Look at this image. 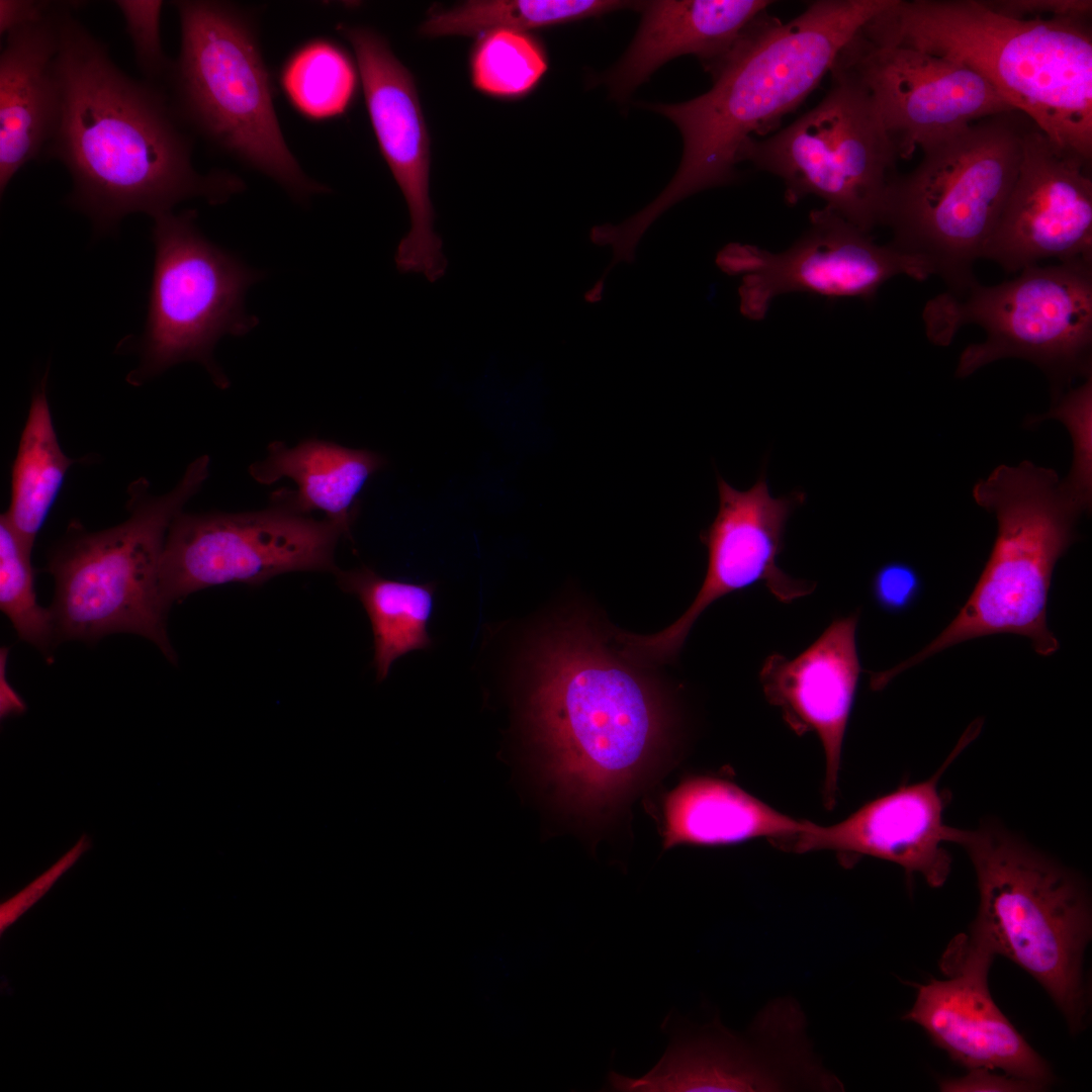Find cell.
<instances>
[{
	"label": "cell",
	"instance_id": "cell-1",
	"mask_svg": "<svg viewBox=\"0 0 1092 1092\" xmlns=\"http://www.w3.org/2000/svg\"><path fill=\"white\" fill-rule=\"evenodd\" d=\"M79 5L70 1L61 17L60 110L42 155L70 174L67 204L103 235L131 213L154 218L187 199L216 205L241 192L234 174L195 170L192 140L167 91L118 68L107 46L73 15Z\"/></svg>",
	"mask_w": 1092,
	"mask_h": 1092
},
{
	"label": "cell",
	"instance_id": "cell-2",
	"mask_svg": "<svg viewBox=\"0 0 1092 1092\" xmlns=\"http://www.w3.org/2000/svg\"><path fill=\"white\" fill-rule=\"evenodd\" d=\"M582 613L555 619L524 660V722L543 771L581 812L612 807L665 748L670 718L649 672Z\"/></svg>",
	"mask_w": 1092,
	"mask_h": 1092
},
{
	"label": "cell",
	"instance_id": "cell-3",
	"mask_svg": "<svg viewBox=\"0 0 1092 1092\" xmlns=\"http://www.w3.org/2000/svg\"><path fill=\"white\" fill-rule=\"evenodd\" d=\"M894 0H818L783 23L764 12L711 72L705 93L679 103L650 104L678 128L682 156L670 182L632 216L646 232L685 198L730 184L754 135L775 129L830 72L855 33Z\"/></svg>",
	"mask_w": 1092,
	"mask_h": 1092
},
{
	"label": "cell",
	"instance_id": "cell-4",
	"mask_svg": "<svg viewBox=\"0 0 1092 1092\" xmlns=\"http://www.w3.org/2000/svg\"><path fill=\"white\" fill-rule=\"evenodd\" d=\"M860 32L967 65L1055 144L1091 163L1090 18L1017 19L981 0H895Z\"/></svg>",
	"mask_w": 1092,
	"mask_h": 1092
},
{
	"label": "cell",
	"instance_id": "cell-5",
	"mask_svg": "<svg viewBox=\"0 0 1092 1092\" xmlns=\"http://www.w3.org/2000/svg\"><path fill=\"white\" fill-rule=\"evenodd\" d=\"M975 502L994 514L997 536L971 596L957 617L917 654L871 673L883 690L896 675L938 652L971 639L1015 634L1041 656L1059 649L1048 626L1046 605L1058 560L1072 544L1074 527L1087 509L1051 468L1022 461L1000 465L973 488Z\"/></svg>",
	"mask_w": 1092,
	"mask_h": 1092
},
{
	"label": "cell",
	"instance_id": "cell-6",
	"mask_svg": "<svg viewBox=\"0 0 1092 1092\" xmlns=\"http://www.w3.org/2000/svg\"><path fill=\"white\" fill-rule=\"evenodd\" d=\"M956 844L973 863L980 896L966 939L1026 971L1070 1030L1079 1031L1088 1010L1083 961L1092 935L1086 886L1071 870L992 822L961 829Z\"/></svg>",
	"mask_w": 1092,
	"mask_h": 1092
},
{
	"label": "cell",
	"instance_id": "cell-7",
	"mask_svg": "<svg viewBox=\"0 0 1092 1092\" xmlns=\"http://www.w3.org/2000/svg\"><path fill=\"white\" fill-rule=\"evenodd\" d=\"M1034 123L1010 110L984 117L921 149L919 164L894 177L882 223L894 248L920 256L960 294L994 233Z\"/></svg>",
	"mask_w": 1092,
	"mask_h": 1092
},
{
	"label": "cell",
	"instance_id": "cell-8",
	"mask_svg": "<svg viewBox=\"0 0 1092 1092\" xmlns=\"http://www.w3.org/2000/svg\"><path fill=\"white\" fill-rule=\"evenodd\" d=\"M209 463L207 455L198 457L161 495L150 491L146 478L133 481L127 490L129 517L119 525L99 532L70 525L47 568L55 580L50 611L59 643L133 633L153 641L176 663L166 628L169 610L159 586L160 560L171 523L201 488Z\"/></svg>",
	"mask_w": 1092,
	"mask_h": 1092
},
{
	"label": "cell",
	"instance_id": "cell-9",
	"mask_svg": "<svg viewBox=\"0 0 1092 1092\" xmlns=\"http://www.w3.org/2000/svg\"><path fill=\"white\" fill-rule=\"evenodd\" d=\"M181 46L165 82L171 103L217 150L269 176L298 199L328 188L290 152L275 112L254 22L221 1H173Z\"/></svg>",
	"mask_w": 1092,
	"mask_h": 1092
},
{
	"label": "cell",
	"instance_id": "cell-10",
	"mask_svg": "<svg viewBox=\"0 0 1092 1092\" xmlns=\"http://www.w3.org/2000/svg\"><path fill=\"white\" fill-rule=\"evenodd\" d=\"M926 335L946 346L958 331L974 324L983 342L962 352L956 375L966 377L1003 358L1037 365L1053 380L1091 376L1092 263L1029 266L994 286L978 282L957 294L932 298L923 310Z\"/></svg>",
	"mask_w": 1092,
	"mask_h": 1092
},
{
	"label": "cell",
	"instance_id": "cell-11",
	"mask_svg": "<svg viewBox=\"0 0 1092 1092\" xmlns=\"http://www.w3.org/2000/svg\"><path fill=\"white\" fill-rule=\"evenodd\" d=\"M830 74L815 107L769 138L750 140L741 162L781 178L789 204L817 196L870 233L882 223L898 156L861 80L837 60Z\"/></svg>",
	"mask_w": 1092,
	"mask_h": 1092
},
{
	"label": "cell",
	"instance_id": "cell-12",
	"mask_svg": "<svg viewBox=\"0 0 1092 1092\" xmlns=\"http://www.w3.org/2000/svg\"><path fill=\"white\" fill-rule=\"evenodd\" d=\"M195 210L154 217L155 261L144 333L134 342L140 363L126 381L140 386L170 367L201 364L215 385L228 378L213 359L225 335L243 336L257 325L245 309L248 288L263 274L208 241Z\"/></svg>",
	"mask_w": 1092,
	"mask_h": 1092
},
{
	"label": "cell",
	"instance_id": "cell-13",
	"mask_svg": "<svg viewBox=\"0 0 1092 1092\" xmlns=\"http://www.w3.org/2000/svg\"><path fill=\"white\" fill-rule=\"evenodd\" d=\"M339 527L271 503L244 513H180L170 525L159 567L164 605L206 587L260 585L294 571H338Z\"/></svg>",
	"mask_w": 1092,
	"mask_h": 1092
},
{
	"label": "cell",
	"instance_id": "cell-14",
	"mask_svg": "<svg viewBox=\"0 0 1092 1092\" xmlns=\"http://www.w3.org/2000/svg\"><path fill=\"white\" fill-rule=\"evenodd\" d=\"M717 487L718 512L700 535L708 552L707 572L693 603L676 621L655 634H617L621 651L644 666L674 658L702 613L726 595L760 583L777 600L790 604L816 587L815 582L795 578L778 564L787 522L804 503L805 493L772 496L764 471L746 490L734 488L719 474Z\"/></svg>",
	"mask_w": 1092,
	"mask_h": 1092
},
{
	"label": "cell",
	"instance_id": "cell-15",
	"mask_svg": "<svg viewBox=\"0 0 1092 1092\" xmlns=\"http://www.w3.org/2000/svg\"><path fill=\"white\" fill-rule=\"evenodd\" d=\"M809 219V228L786 251L733 244L719 254L725 272L744 275L740 310L747 317L763 318L772 299L784 293L869 299L897 275L922 281L934 274L922 257L876 244L870 233L829 207L813 210Z\"/></svg>",
	"mask_w": 1092,
	"mask_h": 1092
},
{
	"label": "cell",
	"instance_id": "cell-16",
	"mask_svg": "<svg viewBox=\"0 0 1092 1092\" xmlns=\"http://www.w3.org/2000/svg\"><path fill=\"white\" fill-rule=\"evenodd\" d=\"M836 60L869 90L898 159L984 117L1012 109L967 65L917 49L877 43L859 30Z\"/></svg>",
	"mask_w": 1092,
	"mask_h": 1092
},
{
	"label": "cell",
	"instance_id": "cell-17",
	"mask_svg": "<svg viewBox=\"0 0 1092 1092\" xmlns=\"http://www.w3.org/2000/svg\"><path fill=\"white\" fill-rule=\"evenodd\" d=\"M339 30L353 48L374 134L410 212L411 230L397 246L396 268L435 282L445 274L447 260L433 229L430 136L415 79L375 30L348 25Z\"/></svg>",
	"mask_w": 1092,
	"mask_h": 1092
},
{
	"label": "cell",
	"instance_id": "cell-18",
	"mask_svg": "<svg viewBox=\"0 0 1092 1092\" xmlns=\"http://www.w3.org/2000/svg\"><path fill=\"white\" fill-rule=\"evenodd\" d=\"M1090 164L1030 127L1017 178L982 258L1007 272L1045 259L1092 263Z\"/></svg>",
	"mask_w": 1092,
	"mask_h": 1092
},
{
	"label": "cell",
	"instance_id": "cell-19",
	"mask_svg": "<svg viewBox=\"0 0 1092 1092\" xmlns=\"http://www.w3.org/2000/svg\"><path fill=\"white\" fill-rule=\"evenodd\" d=\"M993 959L958 935L941 960V971L949 978L918 985L916 1000L903 1019L920 1025L934 1044L969 1070H999L1044 1088L1053 1078L1048 1063L990 994Z\"/></svg>",
	"mask_w": 1092,
	"mask_h": 1092
},
{
	"label": "cell",
	"instance_id": "cell-20",
	"mask_svg": "<svg viewBox=\"0 0 1092 1092\" xmlns=\"http://www.w3.org/2000/svg\"><path fill=\"white\" fill-rule=\"evenodd\" d=\"M980 721L973 722L941 767L928 780L901 786L874 799L831 825L808 822L805 830L780 843L795 852L834 851L848 857L863 855L902 867L908 876L919 874L926 883L941 887L951 869L944 848L956 843L960 829L943 821L949 795L938 789L940 776L977 737Z\"/></svg>",
	"mask_w": 1092,
	"mask_h": 1092
},
{
	"label": "cell",
	"instance_id": "cell-21",
	"mask_svg": "<svg viewBox=\"0 0 1092 1092\" xmlns=\"http://www.w3.org/2000/svg\"><path fill=\"white\" fill-rule=\"evenodd\" d=\"M858 613L834 620L795 658L771 653L759 679L766 700L797 734L814 732L825 756L824 802H836L846 727L861 671L856 648Z\"/></svg>",
	"mask_w": 1092,
	"mask_h": 1092
},
{
	"label": "cell",
	"instance_id": "cell-22",
	"mask_svg": "<svg viewBox=\"0 0 1092 1092\" xmlns=\"http://www.w3.org/2000/svg\"><path fill=\"white\" fill-rule=\"evenodd\" d=\"M768 0H656L637 2L638 30L603 75L612 95L624 98L666 62L697 57L710 73L766 11Z\"/></svg>",
	"mask_w": 1092,
	"mask_h": 1092
},
{
	"label": "cell",
	"instance_id": "cell-23",
	"mask_svg": "<svg viewBox=\"0 0 1092 1092\" xmlns=\"http://www.w3.org/2000/svg\"><path fill=\"white\" fill-rule=\"evenodd\" d=\"M68 1L40 20L7 33L0 54V192L28 162L42 157L60 110L57 55Z\"/></svg>",
	"mask_w": 1092,
	"mask_h": 1092
},
{
	"label": "cell",
	"instance_id": "cell-24",
	"mask_svg": "<svg viewBox=\"0 0 1092 1092\" xmlns=\"http://www.w3.org/2000/svg\"><path fill=\"white\" fill-rule=\"evenodd\" d=\"M669 1044L640 1078L610 1071L607 1090L621 1092L778 1091L794 1087L777 1055L751 1045L718 1021L691 1027L668 1015L662 1024Z\"/></svg>",
	"mask_w": 1092,
	"mask_h": 1092
},
{
	"label": "cell",
	"instance_id": "cell-25",
	"mask_svg": "<svg viewBox=\"0 0 1092 1092\" xmlns=\"http://www.w3.org/2000/svg\"><path fill=\"white\" fill-rule=\"evenodd\" d=\"M386 463L381 454L371 450L308 438L293 447L279 441L270 443L266 458L255 461L248 470L254 480L264 485L291 479L296 489L274 491L271 503L300 515L323 512L325 519L351 538L359 513V495Z\"/></svg>",
	"mask_w": 1092,
	"mask_h": 1092
},
{
	"label": "cell",
	"instance_id": "cell-26",
	"mask_svg": "<svg viewBox=\"0 0 1092 1092\" xmlns=\"http://www.w3.org/2000/svg\"><path fill=\"white\" fill-rule=\"evenodd\" d=\"M807 824V820L778 811L731 782L693 777L664 799L663 847L727 845L756 838L779 844L805 830Z\"/></svg>",
	"mask_w": 1092,
	"mask_h": 1092
},
{
	"label": "cell",
	"instance_id": "cell-27",
	"mask_svg": "<svg viewBox=\"0 0 1092 1092\" xmlns=\"http://www.w3.org/2000/svg\"><path fill=\"white\" fill-rule=\"evenodd\" d=\"M339 586L356 596L371 623L378 680L410 651L429 648L428 624L434 606V583H415L381 576L368 566L335 573Z\"/></svg>",
	"mask_w": 1092,
	"mask_h": 1092
},
{
	"label": "cell",
	"instance_id": "cell-28",
	"mask_svg": "<svg viewBox=\"0 0 1092 1092\" xmlns=\"http://www.w3.org/2000/svg\"><path fill=\"white\" fill-rule=\"evenodd\" d=\"M48 372L35 387L11 471L10 506L4 513L29 544L43 526L75 459L63 452L47 396Z\"/></svg>",
	"mask_w": 1092,
	"mask_h": 1092
},
{
	"label": "cell",
	"instance_id": "cell-29",
	"mask_svg": "<svg viewBox=\"0 0 1092 1092\" xmlns=\"http://www.w3.org/2000/svg\"><path fill=\"white\" fill-rule=\"evenodd\" d=\"M636 3L618 0H471L430 13L419 31L427 37L477 36L492 29L529 32L635 8Z\"/></svg>",
	"mask_w": 1092,
	"mask_h": 1092
},
{
	"label": "cell",
	"instance_id": "cell-30",
	"mask_svg": "<svg viewBox=\"0 0 1092 1092\" xmlns=\"http://www.w3.org/2000/svg\"><path fill=\"white\" fill-rule=\"evenodd\" d=\"M356 65L337 43L316 38L298 48L286 61L281 86L302 116L328 120L351 107L360 77Z\"/></svg>",
	"mask_w": 1092,
	"mask_h": 1092
},
{
	"label": "cell",
	"instance_id": "cell-31",
	"mask_svg": "<svg viewBox=\"0 0 1092 1092\" xmlns=\"http://www.w3.org/2000/svg\"><path fill=\"white\" fill-rule=\"evenodd\" d=\"M548 68L542 44L529 32L492 29L475 36L468 69L475 90L500 100L530 93Z\"/></svg>",
	"mask_w": 1092,
	"mask_h": 1092
},
{
	"label": "cell",
	"instance_id": "cell-32",
	"mask_svg": "<svg viewBox=\"0 0 1092 1092\" xmlns=\"http://www.w3.org/2000/svg\"><path fill=\"white\" fill-rule=\"evenodd\" d=\"M29 545L0 518V609L8 617L20 640L46 656L59 643L50 609L38 605Z\"/></svg>",
	"mask_w": 1092,
	"mask_h": 1092
},
{
	"label": "cell",
	"instance_id": "cell-33",
	"mask_svg": "<svg viewBox=\"0 0 1092 1092\" xmlns=\"http://www.w3.org/2000/svg\"><path fill=\"white\" fill-rule=\"evenodd\" d=\"M1092 378L1058 396L1052 410L1037 417L1056 419L1068 429L1073 443V462L1068 477L1063 480L1071 494L1087 510L1091 505V415Z\"/></svg>",
	"mask_w": 1092,
	"mask_h": 1092
},
{
	"label": "cell",
	"instance_id": "cell-34",
	"mask_svg": "<svg viewBox=\"0 0 1092 1092\" xmlns=\"http://www.w3.org/2000/svg\"><path fill=\"white\" fill-rule=\"evenodd\" d=\"M113 3L123 17L136 65L146 80L156 84L165 81L173 61L166 56L161 40L164 1L116 0Z\"/></svg>",
	"mask_w": 1092,
	"mask_h": 1092
},
{
	"label": "cell",
	"instance_id": "cell-35",
	"mask_svg": "<svg viewBox=\"0 0 1092 1092\" xmlns=\"http://www.w3.org/2000/svg\"><path fill=\"white\" fill-rule=\"evenodd\" d=\"M921 579L911 565L891 561L874 574L871 593L877 606L885 612L899 614L908 610L918 599Z\"/></svg>",
	"mask_w": 1092,
	"mask_h": 1092
},
{
	"label": "cell",
	"instance_id": "cell-36",
	"mask_svg": "<svg viewBox=\"0 0 1092 1092\" xmlns=\"http://www.w3.org/2000/svg\"><path fill=\"white\" fill-rule=\"evenodd\" d=\"M89 847V837L87 835H82L77 843L50 869L28 884L23 890L2 903L0 907L1 932L34 905L53 887L57 880L74 866Z\"/></svg>",
	"mask_w": 1092,
	"mask_h": 1092
},
{
	"label": "cell",
	"instance_id": "cell-37",
	"mask_svg": "<svg viewBox=\"0 0 1092 1092\" xmlns=\"http://www.w3.org/2000/svg\"><path fill=\"white\" fill-rule=\"evenodd\" d=\"M991 10L1017 19L1090 18L1091 0H992L984 1Z\"/></svg>",
	"mask_w": 1092,
	"mask_h": 1092
},
{
	"label": "cell",
	"instance_id": "cell-38",
	"mask_svg": "<svg viewBox=\"0 0 1092 1092\" xmlns=\"http://www.w3.org/2000/svg\"><path fill=\"white\" fill-rule=\"evenodd\" d=\"M943 1091H1035L1040 1088L1028 1081L996 1074L989 1069H973L962 1078L944 1080L940 1084Z\"/></svg>",
	"mask_w": 1092,
	"mask_h": 1092
},
{
	"label": "cell",
	"instance_id": "cell-39",
	"mask_svg": "<svg viewBox=\"0 0 1092 1092\" xmlns=\"http://www.w3.org/2000/svg\"><path fill=\"white\" fill-rule=\"evenodd\" d=\"M54 1L0 0V34L43 18L52 9Z\"/></svg>",
	"mask_w": 1092,
	"mask_h": 1092
}]
</instances>
